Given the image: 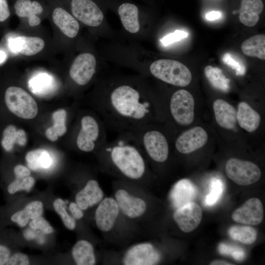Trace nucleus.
Returning <instances> with one entry per match:
<instances>
[{
    "instance_id": "obj_16",
    "label": "nucleus",
    "mask_w": 265,
    "mask_h": 265,
    "mask_svg": "<svg viewBox=\"0 0 265 265\" xmlns=\"http://www.w3.org/2000/svg\"><path fill=\"white\" fill-rule=\"evenodd\" d=\"M81 128L77 138V144L81 151L90 152L94 147L99 129L97 121L90 116H84L81 120Z\"/></svg>"
},
{
    "instance_id": "obj_36",
    "label": "nucleus",
    "mask_w": 265,
    "mask_h": 265,
    "mask_svg": "<svg viewBox=\"0 0 265 265\" xmlns=\"http://www.w3.org/2000/svg\"><path fill=\"white\" fill-rule=\"evenodd\" d=\"M218 249L221 254L231 256L238 262L242 261L246 256L244 250L238 246L221 243L219 244Z\"/></svg>"
},
{
    "instance_id": "obj_40",
    "label": "nucleus",
    "mask_w": 265,
    "mask_h": 265,
    "mask_svg": "<svg viewBox=\"0 0 265 265\" xmlns=\"http://www.w3.org/2000/svg\"><path fill=\"white\" fill-rule=\"evenodd\" d=\"M187 36L188 34L186 32L181 30H176L174 32L164 36L160 41L163 45L167 46L175 42L180 41L186 37Z\"/></svg>"
},
{
    "instance_id": "obj_24",
    "label": "nucleus",
    "mask_w": 265,
    "mask_h": 265,
    "mask_svg": "<svg viewBox=\"0 0 265 265\" xmlns=\"http://www.w3.org/2000/svg\"><path fill=\"white\" fill-rule=\"evenodd\" d=\"M16 14L20 17H27L28 24L31 26L39 25L41 20L37 15L42 13V5L36 1L17 0L14 5Z\"/></svg>"
},
{
    "instance_id": "obj_8",
    "label": "nucleus",
    "mask_w": 265,
    "mask_h": 265,
    "mask_svg": "<svg viewBox=\"0 0 265 265\" xmlns=\"http://www.w3.org/2000/svg\"><path fill=\"white\" fill-rule=\"evenodd\" d=\"M202 217L201 207L194 202H190L176 209L173 214L174 221L185 233L194 230L200 224Z\"/></svg>"
},
{
    "instance_id": "obj_1",
    "label": "nucleus",
    "mask_w": 265,
    "mask_h": 265,
    "mask_svg": "<svg viewBox=\"0 0 265 265\" xmlns=\"http://www.w3.org/2000/svg\"><path fill=\"white\" fill-rule=\"evenodd\" d=\"M110 99L114 110L125 117L140 120L149 112L147 105L140 102L139 92L128 85L116 88L112 92Z\"/></svg>"
},
{
    "instance_id": "obj_44",
    "label": "nucleus",
    "mask_w": 265,
    "mask_h": 265,
    "mask_svg": "<svg viewBox=\"0 0 265 265\" xmlns=\"http://www.w3.org/2000/svg\"><path fill=\"white\" fill-rule=\"evenodd\" d=\"M69 210L75 219H80L83 216L82 210L76 203L72 202L70 203Z\"/></svg>"
},
{
    "instance_id": "obj_26",
    "label": "nucleus",
    "mask_w": 265,
    "mask_h": 265,
    "mask_svg": "<svg viewBox=\"0 0 265 265\" xmlns=\"http://www.w3.org/2000/svg\"><path fill=\"white\" fill-rule=\"evenodd\" d=\"M72 255L78 265H93L96 263L93 247L87 240L77 242L72 248Z\"/></svg>"
},
{
    "instance_id": "obj_41",
    "label": "nucleus",
    "mask_w": 265,
    "mask_h": 265,
    "mask_svg": "<svg viewBox=\"0 0 265 265\" xmlns=\"http://www.w3.org/2000/svg\"><path fill=\"white\" fill-rule=\"evenodd\" d=\"M49 77L46 76L45 75H41L38 77H36L34 79L32 82H31V85L32 86L34 91H36L37 89L39 91L41 89H44L49 86Z\"/></svg>"
},
{
    "instance_id": "obj_18",
    "label": "nucleus",
    "mask_w": 265,
    "mask_h": 265,
    "mask_svg": "<svg viewBox=\"0 0 265 265\" xmlns=\"http://www.w3.org/2000/svg\"><path fill=\"white\" fill-rule=\"evenodd\" d=\"M213 110L217 124L222 128L232 130L236 126L237 110L225 100L218 99L213 103Z\"/></svg>"
},
{
    "instance_id": "obj_2",
    "label": "nucleus",
    "mask_w": 265,
    "mask_h": 265,
    "mask_svg": "<svg viewBox=\"0 0 265 265\" xmlns=\"http://www.w3.org/2000/svg\"><path fill=\"white\" fill-rule=\"evenodd\" d=\"M150 71L157 79L177 86H186L192 80L189 69L177 60L168 59L156 60L151 64Z\"/></svg>"
},
{
    "instance_id": "obj_12",
    "label": "nucleus",
    "mask_w": 265,
    "mask_h": 265,
    "mask_svg": "<svg viewBox=\"0 0 265 265\" xmlns=\"http://www.w3.org/2000/svg\"><path fill=\"white\" fill-rule=\"evenodd\" d=\"M208 139V134L203 128L194 127L179 135L176 141L175 147L182 154H189L203 147Z\"/></svg>"
},
{
    "instance_id": "obj_34",
    "label": "nucleus",
    "mask_w": 265,
    "mask_h": 265,
    "mask_svg": "<svg viewBox=\"0 0 265 265\" xmlns=\"http://www.w3.org/2000/svg\"><path fill=\"white\" fill-rule=\"evenodd\" d=\"M64 201L60 199H56L53 206L56 212L60 215L64 225L69 230H74L76 227L75 219L67 212Z\"/></svg>"
},
{
    "instance_id": "obj_19",
    "label": "nucleus",
    "mask_w": 265,
    "mask_h": 265,
    "mask_svg": "<svg viewBox=\"0 0 265 265\" xmlns=\"http://www.w3.org/2000/svg\"><path fill=\"white\" fill-rule=\"evenodd\" d=\"M9 46L13 52L31 56L43 49L45 42L38 37L22 36L11 39L9 42Z\"/></svg>"
},
{
    "instance_id": "obj_11",
    "label": "nucleus",
    "mask_w": 265,
    "mask_h": 265,
    "mask_svg": "<svg viewBox=\"0 0 265 265\" xmlns=\"http://www.w3.org/2000/svg\"><path fill=\"white\" fill-rule=\"evenodd\" d=\"M160 254L152 244L144 243L131 247L126 253L124 264L126 265H153L159 263Z\"/></svg>"
},
{
    "instance_id": "obj_27",
    "label": "nucleus",
    "mask_w": 265,
    "mask_h": 265,
    "mask_svg": "<svg viewBox=\"0 0 265 265\" xmlns=\"http://www.w3.org/2000/svg\"><path fill=\"white\" fill-rule=\"evenodd\" d=\"M43 211V203L39 201H34L28 204L23 210L13 213L10 219L20 227H25L30 219L41 216Z\"/></svg>"
},
{
    "instance_id": "obj_21",
    "label": "nucleus",
    "mask_w": 265,
    "mask_h": 265,
    "mask_svg": "<svg viewBox=\"0 0 265 265\" xmlns=\"http://www.w3.org/2000/svg\"><path fill=\"white\" fill-rule=\"evenodd\" d=\"M263 9L262 0H241L239 10L240 22L247 26H254L258 22Z\"/></svg>"
},
{
    "instance_id": "obj_48",
    "label": "nucleus",
    "mask_w": 265,
    "mask_h": 265,
    "mask_svg": "<svg viewBox=\"0 0 265 265\" xmlns=\"http://www.w3.org/2000/svg\"><path fill=\"white\" fill-rule=\"evenodd\" d=\"M210 265H233V264L232 263H231L225 260H216L212 261L210 263Z\"/></svg>"
},
{
    "instance_id": "obj_38",
    "label": "nucleus",
    "mask_w": 265,
    "mask_h": 265,
    "mask_svg": "<svg viewBox=\"0 0 265 265\" xmlns=\"http://www.w3.org/2000/svg\"><path fill=\"white\" fill-rule=\"evenodd\" d=\"M222 60L225 64L235 70L237 75H243L245 74L246 70L243 64L235 60L230 53H225Z\"/></svg>"
},
{
    "instance_id": "obj_47",
    "label": "nucleus",
    "mask_w": 265,
    "mask_h": 265,
    "mask_svg": "<svg viewBox=\"0 0 265 265\" xmlns=\"http://www.w3.org/2000/svg\"><path fill=\"white\" fill-rule=\"evenodd\" d=\"M221 16V13L219 11H212L206 15V18L209 21H213L219 18Z\"/></svg>"
},
{
    "instance_id": "obj_31",
    "label": "nucleus",
    "mask_w": 265,
    "mask_h": 265,
    "mask_svg": "<svg viewBox=\"0 0 265 265\" xmlns=\"http://www.w3.org/2000/svg\"><path fill=\"white\" fill-rule=\"evenodd\" d=\"M228 234L233 239L246 244L254 243L257 237L256 230L250 226H233L229 229Z\"/></svg>"
},
{
    "instance_id": "obj_14",
    "label": "nucleus",
    "mask_w": 265,
    "mask_h": 265,
    "mask_svg": "<svg viewBox=\"0 0 265 265\" xmlns=\"http://www.w3.org/2000/svg\"><path fill=\"white\" fill-rule=\"evenodd\" d=\"M119 212V208L115 199L106 197L102 200L95 212V221L98 228L103 232L110 231Z\"/></svg>"
},
{
    "instance_id": "obj_13",
    "label": "nucleus",
    "mask_w": 265,
    "mask_h": 265,
    "mask_svg": "<svg viewBox=\"0 0 265 265\" xmlns=\"http://www.w3.org/2000/svg\"><path fill=\"white\" fill-rule=\"evenodd\" d=\"M143 144L149 156L158 162L165 161L168 158L169 147L165 137L159 132L151 131L143 136Z\"/></svg>"
},
{
    "instance_id": "obj_22",
    "label": "nucleus",
    "mask_w": 265,
    "mask_h": 265,
    "mask_svg": "<svg viewBox=\"0 0 265 265\" xmlns=\"http://www.w3.org/2000/svg\"><path fill=\"white\" fill-rule=\"evenodd\" d=\"M52 17L55 25L65 35L70 38L77 36L80 25L76 18L65 9L61 7L55 8Z\"/></svg>"
},
{
    "instance_id": "obj_10",
    "label": "nucleus",
    "mask_w": 265,
    "mask_h": 265,
    "mask_svg": "<svg viewBox=\"0 0 265 265\" xmlns=\"http://www.w3.org/2000/svg\"><path fill=\"white\" fill-rule=\"evenodd\" d=\"M233 220L238 223L249 225L260 224L264 218V209L261 200L256 197L246 200L232 213Z\"/></svg>"
},
{
    "instance_id": "obj_5",
    "label": "nucleus",
    "mask_w": 265,
    "mask_h": 265,
    "mask_svg": "<svg viewBox=\"0 0 265 265\" xmlns=\"http://www.w3.org/2000/svg\"><path fill=\"white\" fill-rule=\"evenodd\" d=\"M225 172L229 179L240 186L254 184L261 176V171L257 164L237 158H231L227 161Z\"/></svg>"
},
{
    "instance_id": "obj_3",
    "label": "nucleus",
    "mask_w": 265,
    "mask_h": 265,
    "mask_svg": "<svg viewBox=\"0 0 265 265\" xmlns=\"http://www.w3.org/2000/svg\"><path fill=\"white\" fill-rule=\"evenodd\" d=\"M111 158L120 171L129 178L138 179L144 173L145 166L143 159L133 146L114 147L111 152Z\"/></svg>"
},
{
    "instance_id": "obj_45",
    "label": "nucleus",
    "mask_w": 265,
    "mask_h": 265,
    "mask_svg": "<svg viewBox=\"0 0 265 265\" xmlns=\"http://www.w3.org/2000/svg\"><path fill=\"white\" fill-rule=\"evenodd\" d=\"M16 178H23L29 176L30 171L22 165L15 166L13 169Z\"/></svg>"
},
{
    "instance_id": "obj_7",
    "label": "nucleus",
    "mask_w": 265,
    "mask_h": 265,
    "mask_svg": "<svg viewBox=\"0 0 265 265\" xmlns=\"http://www.w3.org/2000/svg\"><path fill=\"white\" fill-rule=\"evenodd\" d=\"M71 11L76 19L90 26H99L104 17L101 9L91 0H72Z\"/></svg>"
},
{
    "instance_id": "obj_35",
    "label": "nucleus",
    "mask_w": 265,
    "mask_h": 265,
    "mask_svg": "<svg viewBox=\"0 0 265 265\" xmlns=\"http://www.w3.org/2000/svg\"><path fill=\"white\" fill-rule=\"evenodd\" d=\"M2 138L1 141V146L7 152L11 151L14 144L18 143V132L13 125H9L3 131Z\"/></svg>"
},
{
    "instance_id": "obj_25",
    "label": "nucleus",
    "mask_w": 265,
    "mask_h": 265,
    "mask_svg": "<svg viewBox=\"0 0 265 265\" xmlns=\"http://www.w3.org/2000/svg\"><path fill=\"white\" fill-rule=\"evenodd\" d=\"M118 12L124 28L132 33L137 32L140 29L138 9L136 5L124 3L118 8Z\"/></svg>"
},
{
    "instance_id": "obj_43",
    "label": "nucleus",
    "mask_w": 265,
    "mask_h": 265,
    "mask_svg": "<svg viewBox=\"0 0 265 265\" xmlns=\"http://www.w3.org/2000/svg\"><path fill=\"white\" fill-rule=\"evenodd\" d=\"M10 13L6 0H0V22L5 21Z\"/></svg>"
},
{
    "instance_id": "obj_23",
    "label": "nucleus",
    "mask_w": 265,
    "mask_h": 265,
    "mask_svg": "<svg viewBox=\"0 0 265 265\" xmlns=\"http://www.w3.org/2000/svg\"><path fill=\"white\" fill-rule=\"evenodd\" d=\"M237 120L239 126L251 132L259 127L261 121L260 114L245 102H240L237 111Z\"/></svg>"
},
{
    "instance_id": "obj_17",
    "label": "nucleus",
    "mask_w": 265,
    "mask_h": 265,
    "mask_svg": "<svg viewBox=\"0 0 265 265\" xmlns=\"http://www.w3.org/2000/svg\"><path fill=\"white\" fill-rule=\"evenodd\" d=\"M197 194L195 186L188 179L179 181L173 186L170 193V199L173 206L178 209L192 202Z\"/></svg>"
},
{
    "instance_id": "obj_39",
    "label": "nucleus",
    "mask_w": 265,
    "mask_h": 265,
    "mask_svg": "<svg viewBox=\"0 0 265 265\" xmlns=\"http://www.w3.org/2000/svg\"><path fill=\"white\" fill-rule=\"evenodd\" d=\"M29 226L33 229H39L47 234H50L53 231L49 222L41 216L32 219L29 222Z\"/></svg>"
},
{
    "instance_id": "obj_33",
    "label": "nucleus",
    "mask_w": 265,
    "mask_h": 265,
    "mask_svg": "<svg viewBox=\"0 0 265 265\" xmlns=\"http://www.w3.org/2000/svg\"><path fill=\"white\" fill-rule=\"evenodd\" d=\"M35 181L31 176L23 178H16L6 187L7 192L10 195L14 194L21 190H28L34 185Z\"/></svg>"
},
{
    "instance_id": "obj_32",
    "label": "nucleus",
    "mask_w": 265,
    "mask_h": 265,
    "mask_svg": "<svg viewBox=\"0 0 265 265\" xmlns=\"http://www.w3.org/2000/svg\"><path fill=\"white\" fill-rule=\"evenodd\" d=\"M224 189V184L219 179L213 178L210 186L209 194L206 196L204 204L207 206L215 205L221 198Z\"/></svg>"
},
{
    "instance_id": "obj_15",
    "label": "nucleus",
    "mask_w": 265,
    "mask_h": 265,
    "mask_svg": "<svg viewBox=\"0 0 265 265\" xmlns=\"http://www.w3.org/2000/svg\"><path fill=\"white\" fill-rule=\"evenodd\" d=\"M115 200L119 210L130 218L141 216L146 210V204L142 199L130 195L124 189H119L115 193Z\"/></svg>"
},
{
    "instance_id": "obj_6",
    "label": "nucleus",
    "mask_w": 265,
    "mask_h": 265,
    "mask_svg": "<svg viewBox=\"0 0 265 265\" xmlns=\"http://www.w3.org/2000/svg\"><path fill=\"white\" fill-rule=\"evenodd\" d=\"M194 98L188 91L180 89L176 91L170 103L173 118L180 125H190L194 120Z\"/></svg>"
},
{
    "instance_id": "obj_37",
    "label": "nucleus",
    "mask_w": 265,
    "mask_h": 265,
    "mask_svg": "<svg viewBox=\"0 0 265 265\" xmlns=\"http://www.w3.org/2000/svg\"><path fill=\"white\" fill-rule=\"evenodd\" d=\"M66 112L63 109H60L54 112L53 114L54 124L52 127L56 131L58 136H62L66 132Z\"/></svg>"
},
{
    "instance_id": "obj_49",
    "label": "nucleus",
    "mask_w": 265,
    "mask_h": 265,
    "mask_svg": "<svg viewBox=\"0 0 265 265\" xmlns=\"http://www.w3.org/2000/svg\"><path fill=\"white\" fill-rule=\"evenodd\" d=\"M6 55L4 52L0 50V63H2L6 59Z\"/></svg>"
},
{
    "instance_id": "obj_4",
    "label": "nucleus",
    "mask_w": 265,
    "mask_h": 265,
    "mask_svg": "<svg viewBox=\"0 0 265 265\" xmlns=\"http://www.w3.org/2000/svg\"><path fill=\"white\" fill-rule=\"evenodd\" d=\"M4 100L8 109L20 118L30 119L37 114L38 106L35 100L21 87L10 86L7 88Z\"/></svg>"
},
{
    "instance_id": "obj_29",
    "label": "nucleus",
    "mask_w": 265,
    "mask_h": 265,
    "mask_svg": "<svg viewBox=\"0 0 265 265\" xmlns=\"http://www.w3.org/2000/svg\"><path fill=\"white\" fill-rule=\"evenodd\" d=\"M28 167L37 171L49 168L52 163L49 153L43 149H37L28 152L25 157Z\"/></svg>"
},
{
    "instance_id": "obj_20",
    "label": "nucleus",
    "mask_w": 265,
    "mask_h": 265,
    "mask_svg": "<svg viewBox=\"0 0 265 265\" xmlns=\"http://www.w3.org/2000/svg\"><path fill=\"white\" fill-rule=\"evenodd\" d=\"M104 192L98 183L94 180L89 181L85 187L76 196V203L82 210L98 204L102 201Z\"/></svg>"
},
{
    "instance_id": "obj_28",
    "label": "nucleus",
    "mask_w": 265,
    "mask_h": 265,
    "mask_svg": "<svg viewBox=\"0 0 265 265\" xmlns=\"http://www.w3.org/2000/svg\"><path fill=\"white\" fill-rule=\"evenodd\" d=\"M241 50L244 54L265 59V35L256 34L244 41L241 45Z\"/></svg>"
},
{
    "instance_id": "obj_30",
    "label": "nucleus",
    "mask_w": 265,
    "mask_h": 265,
    "mask_svg": "<svg viewBox=\"0 0 265 265\" xmlns=\"http://www.w3.org/2000/svg\"><path fill=\"white\" fill-rule=\"evenodd\" d=\"M204 74L208 81L215 89L223 92L229 90L230 80L220 69L207 65L204 68Z\"/></svg>"
},
{
    "instance_id": "obj_46",
    "label": "nucleus",
    "mask_w": 265,
    "mask_h": 265,
    "mask_svg": "<svg viewBox=\"0 0 265 265\" xmlns=\"http://www.w3.org/2000/svg\"><path fill=\"white\" fill-rule=\"evenodd\" d=\"M45 134L46 137L52 141H56L59 137L56 131L52 127L46 130Z\"/></svg>"
},
{
    "instance_id": "obj_9",
    "label": "nucleus",
    "mask_w": 265,
    "mask_h": 265,
    "mask_svg": "<svg viewBox=\"0 0 265 265\" xmlns=\"http://www.w3.org/2000/svg\"><path fill=\"white\" fill-rule=\"evenodd\" d=\"M96 59L90 53H82L73 61L69 71L72 80L79 85H85L92 78L95 72Z\"/></svg>"
},
{
    "instance_id": "obj_42",
    "label": "nucleus",
    "mask_w": 265,
    "mask_h": 265,
    "mask_svg": "<svg viewBox=\"0 0 265 265\" xmlns=\"http://www.w3.org/2000/svg\"><path fill=\"white\" fill-rule=\"evenodd\" d=\"M29 264V259L26 255L16 253L11 256L8 265H27Z\"/></svg>"
}]
</instances>
